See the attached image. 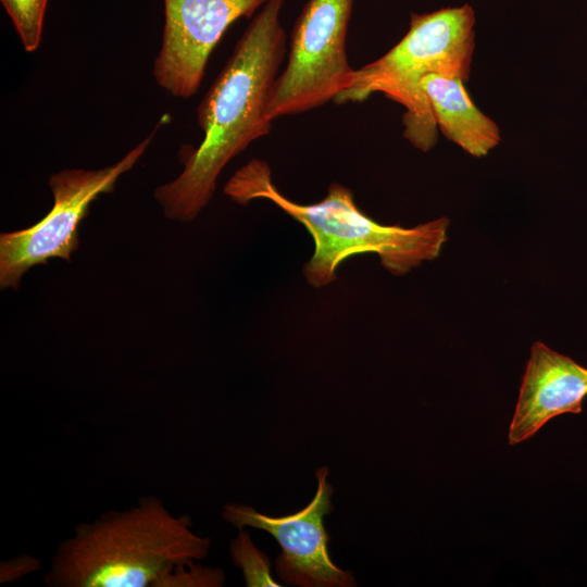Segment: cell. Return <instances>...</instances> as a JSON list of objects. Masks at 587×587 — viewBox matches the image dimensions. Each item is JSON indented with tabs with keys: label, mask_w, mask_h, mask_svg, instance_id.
Returning a JSON list of instances; mask_svg holds the SVG:
<instances>
[{
	"label": "cell",
	"mask_w": 587,
	"mask_h": 587,
	"mask_svg": "<svg viewBox=\"0 0 587 587\" xmlns=\"http://www.w3.org/2000/svg\"><path fill=\"white\" fill-rule=\"evenodd\" d=\"M284 2L267 0L260 9L199 103L197 123L203 140L182 158V173L154 191L167 218H196L212 198L226 164L270 134L268 98L287 57L280 23Z\"/></svg>",
	"instance_id": "cell-1"
},
{
	"label": "cell",
	"mask_w": 587,
	"mask_h": 587,
	"mask_svg": "<svg viewBox=\"0 0 587 587\" xmlns=\"http://www.w3.org/2000/svg\"><path fill=\"white\" fill-rule=\"evenodd\" d=\"M211 539L154 495L75 526L45 575L51 587H159L176 567L207 558Z\"/></svg>",
	"instance_id": "cell-2"
},
{
	"label": "cell",
	"mask_w": 587,
	"mask_h": 587,
	"mask_svg": "<svg viewBox=\"0 0 587 587\" xmlns=\"http://www.w3.org/2000/svg\"><path fill=\"white\" fill-rule=\"evenodd\" d=\"M224 193L241 205L257 199L268 200L307 228L314 241V252L302 273L314 288L335 282L338 266L363 253H376L388 272L402 276L436 259L447 239V217L411 228L384 225L361 211L351 189L339 183H332L319 202L297 203L273 183L268 163L257 158L230 176Z\"/></svg>",
	"instance_id": "cell-3"
},
{
	"label": "cell",
	"mask_w": 587,
	"mask_h": 587,
	"mask_svg": "<svg viewBox=\"0 0 587 587\" xmlns=\"http://www.w3.org/2000/svg\"><path fill=\"white\" fill-rule=\"evenodd\" d=\"M475 22L470 4L411 13L405 35L378 59L354 68L348 88L334 102L357 103L384 95L404 109V138L416 149L429 151L437 142L438 128L423 80L429 74L469 80Z\"/></svg>",
	"instance_id": "cell-4"
},
{
	"label": "cell",
	"mask_w": 587,
	"mask_h": 587,
	"mask_svg": "<svg viewBox=\"0 0 587 587\" xmlns=\"http://www.w3.org/2000/svg\"><path fill=\"white\" fill-rule=\"evenodd\" d=\"M353 0H308L291 30L285 68L268 98L271 121L304 113L345 91L354 68L347 55Z\"/></svg>",
	"instance_id": "cell-5"
},
{
	"label": "cell",
	"mask_w": 587,
	"mask_h": 587,
	"mask_svg": "<svg viewBox=\"0 0 587 587\" xmlns=\"http://www.w3.org/2000/svg\"><path fill=\"white\" fill-rule=\"evenodd\" d=\"M168 115L162 116L152 132L116 163L99 170L71 168L49 178L53 195L50 212L33 226L0 235V287L17 289L22 276L34 265L52 258L71 261L77 250L78 225L89 205L102 193H110L121 175L130 171L143 155Z\"/></svg>",
	"instance_id": "cell-6"
},
{
	"label": "cell",
	"mask_w": 587,
	"mask_h": 587,
	"mask_svg": "<svg viewBox=\"0 0 587 587\" xmlns=\"http://www.w3.org/2000/svg\"><path fill=\"white\" fill-rule=\"evenodd\" d=\"M328 469L315 471L317 487L313 499L301 510L284 516H268L252 507L228 503L222 517L235 527H252L271 534L282 552L275 561L278 577L300 587H352L355 578L350 571L337 566L328 551L329 536L324 516L333 510V486Z\"/></svg>",
	"instance_id": "cell-7"
},
{
	"label": "cell",
	"mask_w": 587,
	"mask_h": 587,
	"mask_svg": "<svg viewBox=\"0 0 587 587\" xmlns=\"http://www.w3.org/2000/svg\"><path fill=\"white\" fill-rule=\"evenodd\" d=\"M164 27L153 63L155 83L168 95L198 92L209 58L230 25L249 18L267 0H163Z\"/></svg>",
	"instance_id": "cell-8"
},
{
	"label": "cell",
	"mask_w": 587,
	"mask_h": 587,
	"mask_svg": "<svg viewBox=\"0 0 587 587\" xmlns=\"http://www.w3.org/2000/svg\"><path fill=\"white\" fill-rule=\"evenodd\" d=\"M587 396V369L540 341L530 349L510 425L509 444L533 437L548 421L580 413Z\"/></svg>",
	"instance_id": "cell-9"
},
{
	"label": "cell",
	"mask_w": 587,
	"mask_h": 587,
	"mask_svg": "<svg viewBox=\"0 0 587 587\" xmlns=\"http://www.w3.org/2000/svg\"><path fill=\"white\" fill-rule=\"evenodd\" d=\"M464 83L429 74L422 87L442 135L470 155L482 158L500 143L501 134L497 123L473 103Z\"/></svg>",
	"instance_id": "cell-10"
},
{
	"label": "cell",
	"mask_w": 587,
	"mask_h": 587,
	"mask_svg": "<svg viewBox=\"0 0 587 587\" xmlns=\"http://www.w3.org/2000/svg\"><path fill=\"white\" fill-rule=\"evenodd\" d=\"M229 554L234 565L240 569L248 587L280 586L272 577L268 557L255 547L245 528H239L230 541Z\"/></svg>",
	"instance_id": "cell-11"
},
{
	"label": "cell",
	"mask_w": 587,
	"mask_h": 587,
	"mask_svg": "<svg viewBox=\"0 0 587 587\" xmlns=\"http://www.w3.org/2000/svg\"><path fill=\"white\" fill-rule=\"evenodd\" d=\"M48 1L1 0L26 52H34L40 47Z\"/></svg>",
	"instance_id": "cell-12"
},
{
	"label": "cell",
	"mask_w": 587,
	"mask_h": 587,
	"mask_svg": "<svg viewBox=\"0 0 587 587\" xmlns=\"http://www.w3.org/2000/svg\"><path fill=\"white\" fill-rule=\"evenodd\" d=\"M225 582L224 572L193 561L183 564L168 573L159 587H220Z\"/></svg>",
	"instance_id": "cell-13"
},
{
	"label": "cell",
	"mask_w": 587,
	"mask_h": 587,
	"mask_svg": "<svg viewBox=\"0 0 587 587\" xmlns=\"http://www.w3.org/2000/svg\"><path fill=\"white\" fill-rule=\"evenodd\" d=\"M41 567L40 559L30 554H21L1 562L0 582L10 583L32 574Z\"/></svg>",
	"instance_id": "cell-14"
}]
</instances>
